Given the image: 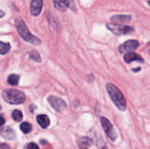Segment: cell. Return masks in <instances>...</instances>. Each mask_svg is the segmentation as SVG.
<instances>
[{
	"label": "cell",
	"instance_id": "obj_1",
	"mask_svg": "<svg viewBox=\"0 0 150 149\" xmlns=\"http://www.w3.org/2000/svg\"><path fill=\"white\" fill-rule=\"evenodd\" d=\"M15 25H16V29H17L19 35L21 37L23 40L29 42V43L32 44L33 45L38 46V45H41L42 42H41L40 39L32 34V33L29 32L26 23L21 18L18 17L15 19Z\"/></svg>",
	"mask_w": 150,
	"mask_h": 149
},
{
	"label": "cell",
	"instance_id": "obj_2",
	"mask_svg": "<svg viewBox=\"0 0 150 149\" xmlns=\"http://www.w3.org/2000/svg\"><path fill=\"white\" fill-rule=\"evenodd\" d=\"M106 90L110 98L114 102L115 106L120 111H125L127 108V102L121 91L114 84L108 83L106 84Z\"/></svg>",
	"mask_w": 150,
	"mask_h": 149
},
{
	"label": "cell",
	"instance_id": "obj_3",
	"mask_svg": "<svg viewBox=\"0 0 150 149\" xmlns=\"http://www.w3.org/2000/svg\"><path fill=\"white\" fill-rule=\"evenodd\" d=\"M3 99L10 105H21L26 99V96L23 91L14 89H5L1 93Z\"/></svg>",
	"mask_w": 150,
	"mask_h": 149
},
{
	"label": "cell",
	"instance_id": "obj_4",
	"mask_svg": "<svg viewBox=\"0 0 150 149\" xmlns=\"http://www.w3.org/2000/svg\"><path fill=\"white\" fill-rule=\"evenodd\" d=\"M106 27L108 30L111 31L114 35H117V36L129 34L135 31L134 28L132 26L119 24L116 23H106Z\"/></svg>",
	"mask_w": 150,
	"mask_h": 149
},
{
	"label": "cell",
	"instance_id": "obj_5",
	"mask_svg": "<svg viewBox=\"0 0 150 149\" xmlns=\"http://www.w3.org/2000/svg\"><path fill=\"white\" fill-rule=\"evenodd\" d=\"M100 122L101 125H102L104 131H105L107 137H108L111 141H115L116 139H117V133H116L115 129H114V127H113L112 124L110 122V121L108 118H105V117H102V118H100Z\"/></svg>",
	"mask_w": 150,
	"mask_h": 149
},
{
	"label": "cell",
	"instance_id": "obj_6",
	"mask_svg": "<svg viewBox=\"0 0 150 149\" xmlns=\"http://www.w3.org/2000/svg\"><path fill=\"white\" fill-rule=\"evenodd\" d=\"M140 45V43L136 39H130L125 42L118 48V51L120 53H127L133 52L136 51Z\"/></svg>",
	"mask_w": 150,
	"mask_h": 149
},
{
	"label": "cell",
	"instance_id": "obj_7",
	"mask_svg": "<svg viewBox=\"0 0 150 149\" xmlns=\"http://www.w3.org/2000/svg\"><path fill=\"white\" fill-rule=\"evenodd\" d=\"M48 102H49L51 106L57 112H62L67 108L65 102L57 96H54V95L49 96L48 98Z\"/></svg>",
	"mask_w": 150,
	"mask_h": 149
},
{
	"label": "cell",
	"instance_id": "obj_8",
	"mask_svg": "<svg viewBox=\"0 0 150 149\" xmlns=\"http://www.w3.org/2000/svg\"><path fill=\"white\" fill-rule=\"evenodd\" d=\"M43 1L42 0H31L30 13L33 16H39L42 12Z\"/></svg>",
	"mask_w": 150,
	"mask_h": 149
},
{
	"label": "cell",
	"instance_id": "obj_9",
	"mask_svg": "<svg viewBox=\"0 0 150 149\" xmlns=\"http://www.w3.org/2000/svg\"><path fill=\"white\" fill-rule=\"evenodd\" d=\"M124 61H125L127 64H130L132 61H139L140 63H144V58L141 56L139 54L136 53L135 52H130L127 53L125 54L124 56Z\"/></svg>",
	"mask_w": 150,
	"mask_h": 149
},
{
	"label": "cell",
	"instance_id": "obj_10",
	"mask_svg": "<svg viewBox=\"0 0 150 149\" xmlns=\"http://www.w3.org/2000/svg\"><path fill=\"white\" fill-rule=\"evenodd\" d=\"M0 135L3 138L8 140H14L16 137V132L14 131V130L8 127H4V128H2L0 130Z\"/></svg>",
	"mask_w": 150,
	"mask_h": 149
},
{
	"label": "cell",
	"instance_id": "obj_11",
	"mask_svg": "<svg viewBox=\"0 0 150 149\" xmlns=\"http://www.w3.org/2000/svg\"><path fill=\"white\" fill-rule=\"evenodd\" d=\"M132 17L130 15H116L111 17L110 20L114 23H127L131 20Z\"/></svg>",
	"mask_w": 150,
	"mask_h": 149
},
{
	"label": "cell",
	"instance_id": "obj_12",
	"mask_svg": "<svg viewBox=\"0 0 150 149\" xmlns=\"http://www.w3.org/2000/svg\"><path fill=\"white\" fill-rule=\"evenodd\" d=\"M37 121L42 129H47L50 126V124H51L48 116L47 115H45V114L38 115L37 116Z\"/></svg>",
	"mask_w": 150,
	"mask_h": 149
},
{
	"label": "cell",
	"instance_id": "obj_13",
	"mask_svg": "<svg viewBox=\"0 0 150 149\" xmlns=\"http://www.w3.org/2000/svg\"><path fill=\"white\" fill-rule=\"evenodd\" d=\"M53 3H54V7L57 10L62 12H65L67 10V7L62 0H53Z\"/></svg>",
	"mask_w": 150,
	"mask_h": 149
},
{
	"label": "cell",
	"instance_id": "obj_14",
	"mask_svg": "<svg viewBox=\"0 0 150 149\" xmlns=\"http://www.w3.org/2000/svg\"><path fill=\"white\" fill-rule=\"evenodd\" d=\"M20 77L16 74H12L7 77V83L11 86H17L18 84Z\"/></svg>",
	"mask_w": 150,
	"mask_h": 149
},
{
	"label": "cell",
	"instance_id": "obj_15",
	"mask_svg": "<svg viewBox=\"0 0 150 149\" xmlns=\"http://www.w3.org/2000/svg\"><path fill=\"white\" fill-rule=\"evenodd\" d=\"M20 129L23 134H28L32 129V126L29 122H23L20 125Z\"/></svg>",
	"mask_w": 150,
	"mask_h": 149
},
{
	"label": "cell",
	"instance_id": "obj_16",
	"mask_svg": "<svg viewBox=\"0 0 150 149\" xmlns=\"http://www.w3.org/2000/svg\"><path fill=\"white\" fill-rule=\"evenodd\" d=\"M10 50V43L0 41V55H5Z\"/></svg>",
	"mask_w": 150,
	"mask_h": 149
},
{
	"label": "cell",
	"instance_id": "obj_17",
	"mask_svg": "<svg viewBox=\"0 0 150 149\" xmlns=\"http://www.w3.org/2000/svg\"><path fill=\"white\" fill-rule=\"evenodd\" d=\"M92 143V140L89 137H83L80 138L79 141V144L81 147H87L90 146Z\"/></svg>",
	"mask_w": 150,
	"mask_h": 149
},
{
	"label": "cell",
	"instance_id": "obj_18",
	"mask_svg": "<svg viewBox=\"0 0 150 149\" xmlns=\"http://www.w3.org/2000/svg\"><path fill=\"white\" fill-rule=\"evenodd\" d=\"M12 118L17 122L21 121L23 119V113L19 110H15L12 112Z\"/></svg>",
	"mask_w": 150,
	"mask_h": 149
},
{
	"label": "cell",
	"instance_id": "obj_19",
	"mask_svg": "<svg viewBox=\"0 0 150 149\" xmlns=\"http://www.w3.org/2000/svg\"><path fill=\"white\" fill-rule=\"evenodd\" d=\"M29 57L30 59H32V61H35V62L40 63L42 61V59L40 58V56L38 53V52H37L36 51H31L29 53Z\"/></svg>",
	"mask_w": 150,
	"mask_h": 149
},
{
	"label": "cell",
	"instance_id": "obj_20",
	"mask_svg": "<svg viewBox=\"0 0 150 149\" xmlns=\"http://www.w3.org/2000/svg\"><path fill=\"white\" fill-rule=\"evenodd\" d=\"M62 1L66 4L67 8H70L72 11H77V7H76V3H75V1L73 0H62Z\"/></svg>",
	"mask_w": 150,
	"mask_h": 149
},
{
	"label": "cell",
	"instance_id": "obj_21",
	"mask_svg": "<svg viewBox=\"0 0 150 149\" xmlns=\"http://www.w3.org/2000/svg\"><path fill=\"white\" fill-rule=\"evenodd\" d=\"M26 149H40V148L36 143H32H32H29V144H28Z\"/></svg>",
	"mask_w": 150,
	"mask_h": 149
},
{
	"label": "cell",
	"instance_id": "obj_22",
	"mask_svg": "<svg viewBox=\"0 0 150 149\" xmlns=\"http://www.w3.org/2000/svg\"><path fill=\"white\" fill-rule=\"evenodd\" d=\"M36 108H37V107L35 106V105H33V104H32V105H29V110H30L31 113H33V112H34V111L35 110V109H36Z\"/></svg>",
	"mask_w": 150,
	"mask_h": 149
},
{
	"label": "cell",
	"instance_id": "obj_23",
	"mask_svg": "<svg viewBox=\"0 0 150 149\" xmlns=\"http://www.w3.org/2000/svg\"><path fill=\"white\" fill-rule=\"evenodd\" d=\"M4 123H5V119H4V118L2 115H0V127L4 125Z\"/></svg>",
	"mask_w": 150,
	"mask_h": 149
},
{
	"label": "cell",
	"instance_id": "obj_24",
	"mask_svg": "<svg viewBox=\"0 0 150 149\" xmlns=\"http://www.w3.org/2000/svg\"><path fill=\"white\" fill-rule=\"evenodd\" d=\"M141 70H142V68H141V67H137V68H135V69H133V70H132V71L134 72H137L141 71Z\"/></svg>",
	"mask_w": 150,
	"mask_h": 149
},
{
	"label": "cell",
	"instance_id": "obj_25",
	"mask_svg": "<svg viewBox=\"0 0 150 149\" xmlns=\"http://www.w3.org/2000/svg\"><path fill=\"white\" fill-rule=\"evenodd\" d=\"M4 15H5V13H4V11H2V10H0V18H1L4 17Z\"/></svg>",
	"mask_w": 150,
	"mask_h": 149
},
{
	"label": "cell",
	"instance_id": "obj_26",
	"mask_svg": "<svg viewBox=\"0 0 150 149\" xmlns=\"http://www.w3.org/2000/svg\"><path fill=\"white\" fill-rule=\"evenodd\" d=\"M40 143H42V144H45V141H42H42H41Z\"/></svg>",
	"mask_w": 150,
	"mask_h": 149
},
{
	"label": "cell",
	"instance_id": "obj_27",
	"mask_svg": "<svg viewBox=\"0 0 150 149\" xmlns=\"http://www.w3.org/2000/svg\"><path fill=\"white\" fill-rule=\"evenodd\" d=\"M148 4L150 6V1H148Z\"/></svg>",
	"mask_w": 150,
	"mask_h": 149
},
{
	"label": "cell",
	"instance_id": "obj_28",
	"mask_svg": "<svg viewBox=\"0 0 150 149\" xmlns=\"http://www.w3.org/2000/svg\"><path fill=\"white\" fill-rule=\"evenodd\" d=\"M149 55H150V49L149 50Z\"/></svg>",
	"mask_w": 150,
	"mask_h": 149
},
{
	"label": "cell",
	"instance_id": "obj_29",
	"mask_svg": "<svg viewBox=\"0 0 150 149\" xmlns=\"http://www.w3.org/2000/svg\"><path fill=\"white\" fill-rule=\"evenodd\" d=\"M148 45H150V42H149V43H148Z\"/></svg>",
	"mask_w": 150,
	"mask_h": 149
},
{
	"label": "cell",
	"instance_id": "obj_30",
	"mask_svg": "<svg viewBox=\"0 0 150 149\" xmlns=\"http://www.w3.org/2000/svg\"><path fill=\"white\" fill-rule=\"evenodd\" d=\"M84 149H86V148H84Z\"/></svg>",
	"mask_w": 150,
	"mask_h": 149
}]
</instances>
